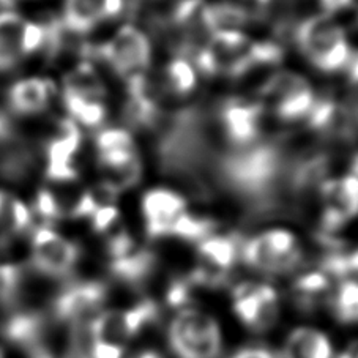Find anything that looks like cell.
<instances>
[{"instance_id": "obj_1", "label": "cell", "mask_w": 358, "mask_h": 358, "mask_svg": "<svg viewBox=\"0 0 358 358\" xmlns=\"http://www.w3.org/2000/svg\"><path fill=\"white\" fill-rule=\"evenodd\" d=\"M301 54L324 73L341 71L350 59L344 30L329 15L311 16L292 30Z\"/></svg>"}, {"instance_id": "obj_2", "label": "cell", "mask_w": 358, "mask_h": 358, "mask_svg": "<svg viewBox=\"0 0 358 358\" xmlns=\"http://www.w3.org/2000/svg\"><path fill=\"white\" fill-rule=\"evenodd\" d=\"M168 344L176 358H220L223 352L217 320L193 308L180 310L171 320Z\"/></svg>"}, {"instance_id": "obj_3", "label": "cell", "mask_w": 358, "mask_h": 358, "mask_svg": "<svg viewBox=\"0 0 358 358\" xmlns=\"http://www.w3.org/2000/svg\"><path fill=\"white\" fill-rule=\"evenodd\" d=\"M152 48L147 36L133 26H123L109 41L100 46L83 48L84 59H100L122 78H131L149 68Z\"/></svg>"}, {"instance_id": "obj_4", "label": "cell", "mask_w": 358, "mask_h": 358, "mask_svg": "<svg viewBox=\"0 0 358 358\" xmlns=\"http://www.w3.org/2000/svg\"><path fill=\"white\" fill-rule=\"evenodd\" d=\"M159 319V306L150 299L141 300L128 310L101 311L89 324L92 341L123 345L129 339L138 336L147 327Z\"/></svg>"}, {"instance_id": "obj_5", "label": "cell", "mask_w": 358, "mask_h": 358, "mask_svg": "<svg viewBox=\"0 0 358 358\" xmlns=\"http://www.w3.org/2000/svg\"><path fill=\"white\" fill-rule=\"evenodd\" d=\"M261 96L271 101L275 115L282 122L306 119L316 100L310 83L291 71L271 76L261 89Z\"/></svg>"}, {"instance_id": "obj_6", "label": "cell", "mask_w": 358, "mask_h": 358, "mask_svg": "<svg viewBox=\"0 0 358 358\" xmlns=\"http://www.w3.org/2000/svg\"><path fill=\"white\" fill-rule=\"evenodd\" d=\"M108 300L106 284L100 281L73 282L54 300V316L62 324L71 327L85 325L101 313Z\"/></svg>"}, {"instance_id": "obj_7", "label": "cell", "mask_w": 358, "mask_h": 358, "mask_svg": "<svg viewBox=\"0 0 358 358\" xmlns=\"http://www.w3.org/2000/svg\"><path fill=\"white\" fill-rule=\"evenodd\" d=\"M79 246L59 236L49 226H41L32 237V265L41 275L62 278L70 275L79 261Z\"/></svg>"}, {"instance_id": "obj_8", "label": "cell", "mask_w": 358, "mask_h": 358, "mask_svg": "<svg viewBox=\"0 0 358 358\" xmlns=\"http://www.w3.org/2000/svg\"><path fill=\"white\" fill-rule=\"evenodd\" d=\"M278 294L268 284L243 282L234 289V313L252 331H267L278 319Z\"/></svg>"}, {"instance_id": "obj_9", "label": "cell", "mask_w": 358, "mask_h": 358, "mask_svg": "<svg viewBox=\"0 0 358 358\" xmlns=\"http://www.w3.org/2000/svg\"><path fill=\"white\" fill-rule=\"evenodd\" d=\"M324 210L320 218V234L333 236L336 231L358 215V178L345 176L325 180L319 188Z\"/></svg>"}, {"instance_id": "obj_10", "label": "cell", "mask_w": 358, "mask_h": 358, "mask_svg": "<svg viewBox=\"0 0 358 358\" xmlns=\"http://www.w3.org/2000/svg\"><path fill=\"white\" fill-rule=\"evenodd\" d=\"M264 104L229 98L220 108V122L227 141L237 149L252 145L261 133Z\"/></svg>"}, {"instance_id": "obj_11", "label": "cell", "mask_w": 358, "mask_h": 358, "mask_svg": "<svg viewBox=\"0 0 358 358\" xmlns=\"http://www.w3.org/2000/svg\"><path fill=\"white\" fill-rule=\"evenodd\" d=\"M83 142V134L76 122L65 119L59 123L57 133L49 141L46 149V176L52 182L76 180L78 171L73 166V158Z\"/></svg>"}, {"instance_id": "obj_12", "label": "cell", "mask_w": 358, "mask_h": 358, "mask_svg": "<svg viewBox=\"0 0 358 358\" xmlns=\"http://www.w3.org/2000/svg\"><path fill=\"white\" fill-rule=\"evenodd\" d=\"M123 8V0H65L60 24L71 34H89L100 21L119 17Z\"/></svg>"}, {"instance_id": "obj_13", "label": "cell", "mask_w": 358, "mask_h": 358, "mask_svg": "<svg viewBox=\"0 0 358 358\" xmlns=\"http://www.w3.org/2000/svg\"><path fill=\"white\" fill-rule=\"evenodd\" d=\"M187 212V201L169 189H152L142 197V213L150 237L171 236L172 224Z\"/></svg>"}, {"instance_id": "obj_14", "label": "cell", "mask_w": 358, "mask_h": 358, "mask_svg": "<svg viewBox=\"0 0 358 358\" xmlns=\"http://www.w3.org/2000/svg\"><path fill=\"white\" fill-rule=\"evenodd\" d=\"M54 95V85L45 78H22L10 85L7 104L16 115L30 117L46 110Z\"/></svg>"}, {"instance_id": "obj_15", "label": "cell", "mask_w": 358, "mask_h": 358, "mask_svg": "<svg viewBox=\"0 0 358 358\" xmlns=\"http://www.w3.org/2000/svg\"><path fill=\"white\" fill-rule=\"evenodd\" d=\"M157 268V256L147 248H136L128 255L109 261V271L117 281L129 287H141Z\"/></svg>"}, {"instance_id": "obj_16", "label": "cell", "mask_w": 358, "mask_h": 358, "mask_svg": "<svg viewBox=\"0 0 358 358\" xmlns=\"http://www.w3.org/2000/svg\"><path fill=\"white\" fill-rule=\"evenodd\" d=\"M27 20L13 10L0 11V73L13 70L26 57L22 34Z\"/></svg>"}, {"instance_id": "obj_17", "label": "cell", "mask_w": 358, "mask_h": 358, "mask_svg": "<svg viewBox=\"0 0 358 358\" xmlns=\"http://www.w3.org/2000/svg\"><path fill=\"white\" fill-rule=\"evenodd\" d=\"M280 358H333V345L325 333L314 329H297L289 335Z\"/></svg>"}, {"instance_id": "obj_18", "label": "cell", "mask_w": 358, "mask_h": 358, "mask_svg": "<svg viewBox=\"0 0 358 358\" xmlns=\"http://www.w3.org/2000/svg\"><path fill=\"white\" fill-rule=\"evenodd\" d=\"M245 240L232 234V236H212L206 240H202L197 246V255H199V261L207 262L210 265H215L221 270L231 271L234 264L237 262L242 251V245Z\"/></svg>"}, {"instance_id": "obj_19", "label": "cell", "mask_w": 358, "mask_h": 358, "mask_svg": "<svg viewBox=\"0 0 358 358\" xmlns=\"http://www.w3.org/2000/svg\"><path fill=\"white\" fill-rule=\"evenodd\" d=\"M203 26L208 34L215 32H231L250 22L251 16L248 10L236 3H213L206 5L203 8Z\"/></svg>"}, {"instance_id": "obj_20", "label": "cell", "mask_w": 358, "mask_h": 358, "mask_svg": "<svg viewBox=\"0 0 358 358\" xmlns=\"http://www.w3.org/2000/svg\"><path fill=\"white\" fill-rule=\"evenodd\" d=\"M7 336L17 345L29 349L30 352L41 350V338L45 333V319L35 313L16 314L10 319L5 329Z\"/></svg>"}, {"instance_id": "obj_21", "label": "cell", "mask_w": 358, "mask_h": 358, "mask_svg": "<svg viewBox=\"0 0 358 358\" xmlns=\"http://www.w3.org/2000/svg\"><path fill=\"white\" fill-rule=\"evenodd\" d=\"M330 289V276L324 271H308L294 282V300L300 310H314Z\"/></svg>"}, {"instance_id": "obj_22", "label": "cell", "mask_w": 358, "mask_h": 358, "mask_svg": "<svg viewBox=\"0 0 358 358\" xmlns=\"http://www.w3.org/2000/svg\"><path fill=\"white\" fill-rule=\"evenodd\" d=\"M64 92L92 98V100H103L106 96V89H104L101 79L98 78L96 71L89 62H84L65 78Z\"/></svg>"}, {"instance_id": "obj_23", "label": "cell", "mask_w": 358, "mask_h": 358, "mask_svg": "<svg viewBox=\"0 0 358 358\" xmlns=\"http://www.w3.org/2000/svg\"><path fill=\"white\" fill-rule=\"evenodd\" d=\"M64 104L71 115V120L81 122L85 127H100L106 119V106L101 100H92L64 92Z\"/></svg>"}, {"instance_id": "obj_24", "label": "cell", "mask_w": 358, "mask_h": 358, "mask_svg": "<svg viewBox=\"0 0 358 358\" xmlns=\"http://www.w3.org/2000/svg\"><path fill=\"white\" fill-rule=\"evenodd\" d=\"M215 229H217V223L212 218L194 217L188 212H183L172 224L171 236L180 237L188 242H202V240L212 237Z\"/></svg>"}, {"instance_id": "obj_25", "label": "cell", "mask_w": 358, "mask_h": 358, "mask_svg": "<svg viewBox=\"0 0 358 358\" xmlns=\"http://www.w3.org/2000/svg\"><path fill=\"white\" fill-rule=\"evenodd\" d=\"M331 308L341 324H358V281H343L331 299Z\"/></svg>"}, {"instance_id": "obj_26", "label": "cell", "mask_w": 358, "mask_h": 358, "mask_svg": "<svg viewBox=\"0 0 358 358\" xmlns=\"http://www.w3.org/2000/svg\"><path fill=\"white\" fill-rule=\"evenodd\" d=\"M164 89L177 96L188 95L196 85L193 68L185 59H176L164 68Z\"/></svg>"}, {"instance_id": "obj_27", "label": "cell", "mask_w": 358, "mask_h": 358, "mask_svg": "<svg viewBox=\"0 0 358 358\" xmlns=\"http://www.w3.org/2000/svg\"><path fill=\"white\" fill-rule=\"evenodd\" d=\"M95 144H96L98 153L136 149L131 134L120 128H110V129H104V131L98 133Z\"/></svg>"}, {"instance_id": "obj_28", "label": "cell", "mask_w": 358, "mask_h": 358, "mask_svg": "<svg viewBox=\"0 0 358 358\" xmlns=\"http://www.w3.org/2000/svg\"><path fill=\"white\" fill-rule=\"evenodd\" d=\"M193 287L194 286L189 282L188 276L176 278V280L168 286V291H166V301H168V305L171 308H180V310H185V308H188Z\"/></svg>"}, {"instance_id": "obj_29", "label": "cell", "mask_w": 358, "mask_h": 358, "mask_svg": "<svg viewBox=\"0 0 358 358\" xmlns=\"http://www.w3.org/2000/svg\"><path fill=\"white\" fill-rule=\"evenodd\" d=\"M35 208L45 221H55L62 217V208L59 202L55 199V196L49 193V191H41L38 197H36Z\"/></svg>"}, {"instance_id": "obj_30", "label": "cell", "mask_w": 358, "mask_h": 358, "mask_svg": "<svg viewBox=\"0 0 358 358\" xmlns=\"http://www.w3.org/2000/svg\"><path fill=\"white\" fill-rule=\"evenodd\" d=\"M134 248H136V243H134L133 237L129 236L128 232H125V231L117 232L109 238V242H108L109 261L123 257L125 255H128L129 251H133Z\"/></svg>"}, {"instance_id": "obj_31", "label": "cell", "mask_w": 358, "mask_h": 358, "mask_svg": "<svg viewBox=\"0 0 358 358\" xmlns=\"http://www.w3.org/2000/svg\"><path fill=\"white\" fill-rule=\"evenodd\" d=\"M117 218H119V210H117L115 206L103 207L90 217L92 227H94L95 232L103 234L115 223Z\"/></svg>"}, {"instance_id": "obj_32", "label": "cell", "mask_w": 358, "mask_h": 358, "mask_svg": "<svg viewBox=\"0 0 358 358\" xmlns=\"http://www.w3.org/2000/svg\"><path fill=\"white\" fill-rule=\"evenodd\" d=\"M17 282H20V275L13 267H2L0 268V300H8L15 295Z\"/></svg>"}, {"instance_id": "obj_33", "label": "cell", "mask_w": 358, "mask_h": 358, "mask_svg": "<svg viewBox=\"0 0 358 358\" xmlns=\"http://www.w3.org/2000/svg\"><path fill=\"white\" fill-rule=\"evenodd\" d=\"M231 358H280L275 352H271L265 348H246L243 350L237 352L236 355Z\"/></svg>"}, {"instance_id": "obj_34", "label": "cell", "mask_w": 358, "mask_h": 358, "mask_svg": "<svg viewBox=\"0 0 358 358\" xmlns=\"http://www.w3.org/2000/svg\"><path fill=\"white\" fill-rule=\"evenodd\" d=\"M344 71L352 84H358V51L350 54V59L348 65H345Z\"/></svg>"}, {"instance_id": "obj_35", "label": "cell", "mask_w": 358, "mask_h": 358, "mask_svg": "<svg viewBox=\"0 0 358 358\" xmlns=\"http://www.w3.org/2000/svg\"><path fill=\"white\" fill-rule=\"evenodd\" d=\"M352 0H320V5H322L325 11L333 13V11H339L350 7Z\"/></svg>"}, {"instance_id": "obj_36", "label": "cell", "mask_w": 358, "mask_h": 358, "mask_svg": "<svg viewBox=\"0 0 358 358\" xmlns=\"http://www.w3.org/2000/svg\"><path fill=\"white\" fill-rule=\"evenodd\" d=\"M349 267L350 273H358V250L349 252Z\"/></svg>"}, {"instance_id": "obj_37", "label": "cell", "mask_w": 358, "mask_h": 358, "mask_svg": "<svg viewBox=\"0 0 358 358\" xmlns=\"http://www.w3.org/2000/svg\"><path fill=\"white\" fill-rule=\"evenodd\" d=\"M8 201H10V197L5 194V193H2V191H0V220H2L3 215L7 213Z\"/></svg>"}, {"instance_id": "obj_38", "label": "cell", "mask_w": 358, "mask_h": 358, "mask_svg": "<svg viewBox=\"0 0 358 358\" xmlns=\"http://www.w3.org/2000/svg\"><path fill=\"white\" fill-rule=\"evenodd\" d=\"M131 358H163V357H162V354H158L157 350H142Z\"/></svg>"}, {"instance_id": "obj_39", "label": "cell", "mask_w": 358, "mask_h": 358, "mask_svg": "<svg viewBox=\"0 0 358 358\" xmlns=\"http://www.w3.org/2000/svg\"><path fill=\"white\" fill-rule=\"evenodd\" d=\"M338 358H358V349L357 348H352L349 350H345Z\"/></svg>"}, {"instance_id": "obj_40", "label": "cell", "mask_w": 358, "mask_h": 358, "mask_svg": "<svg viewBox=\"0 0 358 358\" xmlns=\"http://www.w3.org/2000/svg\"><path fill=\"white\" fill-rule=\"evenodd\" d=\"M32 358H52V357H51V354H49V352H46L45 349H41V350L34 352Z\"/></svg>"}, {"instance_id": "obj_41", "label": "cell", "mask_w": 358, "mask_h": 358, "mask_svg": "<svg viewBox=\"0 0 358 358\" xmlns=\"http://www.w3.org/2000/svg\"><path fill=\"white\" fill-rule=\"evenodd\" d=\"M350 169H352V176L358 178V155H355V157H354V159H352V166H350Z\"/></svg>"}, {"instance_id": "obj_42", "label": "cell", "mask_w": 358, "mask_h": 358, "mask_svg": "<svg viewBox=\"0 0 358 358\" xmlns=\"http://www.w3.org/2000/svg\"><path fill=\"white\" fill-rule=\"evenodd\" d=\"M256 2L261 5V7H265V5L270 3V0H256Z\"/></svg>"}, {"instance_id": "obj_43", "label": "cell", "mask_w": 358, "mask_h": 358, "mask_svg": "<svg viewBox=\"0 0 358 358\" xmlns=\"http://www.w3.org/2000/svg\"><path fill=\"white\" fill-rule=\"evenodd\" d=\"M0 2H2V3H5V5H10V3H13V2H16V0H0Z\"/></svg>"}, {"instance_id": "obj_44", "label": "cell", "mask_w": 358, "mask_h": 358, "mask_svg": "<svg viewBox=\"0 0 358 358\" xmlns=\"http://www.w3.org/2000/svg\"><path fill=\"white\" fill-rule=\"evenodd\" d=\"M0 358H5V354H3L2 349H0Z\"/></svg>"}, {"instance_id": "obj_45", "label": "cell", "mask_w": 358, "mask_h": 358, "mask_svg": "<svg viewBox=\"0 0 358 358\" xmlns=\"http://www.w3.org/2000/svg\"><path fill=\"white\" fill-rule=\"evenodd\" d=\"M357 26H358V16H357Z\"/></svg>"}, {"instance_id": "obj_46", "label": "cell", "mask_w": 358, "mask_h": 358, "mask_svg": "<svg viewBox=\"0 0 358 358\" xmlns=\"http://www.w3.org/2000/svg\"><path fill=\"white\" fill-rule=\"evenodd\" d=\"M357 349H358V348H357Z\"/></svg>"}]
</instances>
